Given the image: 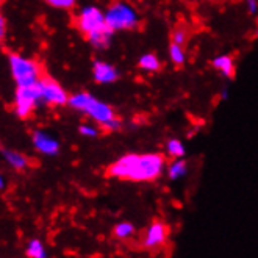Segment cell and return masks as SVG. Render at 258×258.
<instances>
[{"mask_svg": "<svg viewBox=\"0 0 258 258\" xmlns=\"http://www.w3.org/2000/svg\"><path fill=\"white\" fill-rule=\"evenodd\" d=\"M138 66L146 72H158L161 69V61L155 53H144L140 56Z\"/></svg>", "mask_w": 258, "mask_h": 258, "instance_id": "cell-14", "label": "cell"}, {"mask_svg": "<svg viewBox=\"0 0 258 258\" xmlns=\"http://www.w3.org/2000/svg\"><path fill=\"white\" fill-rule=\"evenodd\" d=\"M136 232L135 225L132 222H119L114 225L113 229V235L117 238V239H128L130 236H133V233Z\"/></svg>", "mask_w": 258, "mask_h": 258, "instance_id": "cell-17", "label": "cell"}, {"mask_svg": "<svg viewBox=\"0 0 258 258\" xmlns=\"http://www.w3.org/2000/svg\"><path fill=\"white\" fill-rule=\"evenodd\" d=\"M168 235H169V227L158 219L154 221L146 230V236L143 239L144 249L154 250V249L161 247L166 242V239H168Z\"/></svg>", "mask_w": 258, "mask_h": 258, "instance_id": "cell-8", "label": "cell"}, {"mask_svg": "<svg viewBox=\"0 0 258 258\" xmlns=\"http://www.w3.org/2000/svg\"><path fill=\"white\" fill-rule=\"evenodd\" d=\"M189 36H191V27L185 21H180L171 30V33H169V39L171 41L169 42L181 45V47H186V44L189 41Z\"/></svg>", "mask_w": 258, "mask_h": 258, "instance_id": "cell-12", "label": "cell"}, {"mask_svg": "<svg viewBox=\"0 0 258 258\" xmlns=\"http://www.w3.org/2000/svg\"><path fill=\"white\" fill-rule=\"evenodd\" d=\"M188 172V163L183 158H177L172 161L168 168V177L169 180H178L181 177H185Z\"/></svg>", "mask_w": 258, "mask_h": 258, "instance_id": "cell-15", "label": "cell"}, {"mask_svg": "<svg viewBox=\"0 0 258 258\" xmlns=\"http://www.w3.org/2000/svg\"><path fill=\"white\" fill-rule=\"evenodd\" d=\"M105 19L113 32L119 30H136L141 24L140 14L125 2H114L105 11Z\"/></svg>", "mask_w": 258, "mask_h": 258, "instance_id": "cell-5", "label": "cell"}, {"mask_svg": "<svg viewBox=\"0 0 258 258\" xmlns=\"http://www.w3.org/2000/svg\"><path fill=\"white\" fill-rule=\"evenodd\" d=\"M210 2H213V4H221V2H225V0H210Z\"/></svg>", "mask_w": 258, "mask_h": 258, "instance_id": "cell-25", "label": "cell"}, {"mask_svg": "<svg viewBox=\"0 0 258 258\" xmlns=\"http://www.w3.org/2000/svg\"><path fill=\"white\" fill-rule=\"evenodd\" d=\"M10 71L13 75V80L18 86H30L39 82L44 71L41 69L39 63L33 59L25 58L19 53H8Z\"/></svg>", "mask_w": 258, "mask_h": 258, "instance_id": "cell-4", "label": "cell"}, {"mask_svg": "<svg viewBox=\"0 0 258 258\" xmlns=\"http://www.w3.org/2000/svg\"><path fill=\"white\" fill-rule=\"evenodd\" d=\"M39 102L41 93L38 83L30 86H18L16 93H14V113L21 119H28L33 114Z\"/></svg>", "mask_w": 258, "mask_h": 258, "instance_id": "cell-6", "label": "cell"}, {"mask_svg": "<svg viewBox=\"0 0 258 258\" xmlns=\"http://www.w3.org/2000/svg\"><path fill=\"white\" fill-rule=\"evenodd\" d=\"M79 132H80L82 136H86V138H97L99 133H100L99 127L91 125V124H83V125H80Z\"/></svg>", "mask_w": 258, "mask_h": 258, "instance_id": "cell-21", "label": "cell"}, {"mask_svg": "<svg viewBox=\"0 0 258 258\" xmlns=\"http://www.w3.org/2000/svg\"><path fill=\"white\" fill-rule=\"evenodd\" d=\"M68 105L71 108L86 114L88 117L93 119L99 127L108 132H117L122 127V122H120V119L117 117L116 111L110 105L99 100L96 96L86 93V91H80V93L69 96Z\"/></svg>", "mask_w": 258, "mask_h": 258, "instance_id": "cell-2", "label": "cell"}, {"mask_svg": "<svg viewBox=\"0 0 258 258\" xmlns=\"http://www.w3.org/2000/svg\"><path fill=\"white\" fill-rule=\"evenodd\" d=\"M75 27L94 49H107L114 35L105 19V13L97 7L83 8L75 18Z\"/></svg>", "mask_w": 258, "mask_h": 258, "instance_id": "cell-3", "label": "cell"}, {"mask_svg": "<svg viewBox=\"0 0 258 258\" xmlns=\"http://www.w3.org/2000/svg\"><path fill=\"white\" fill-rule=\"evenodd\" d=\"M169 58L174 66L180 68L186 63V53H185V47L181 45H177L174 42H169Z\"/></svg>", "mask_w": 258, "mask_h": 258, "instance_id": "cell-16", "label": "cell"}, {"mask_svg": "<svg viewBox=\"0 0 258 258\" xmlns=\"http://www.w3.org/2000/svg\"><path fill=\"white\" fill-rule=\"evenodd\" d=\"M211 66H213V69L225 79L235 77V59L230 55H219V56L213 58Z\"/></svg>", "mask_w": 258, "mask_h": 258, "instance_id": "cell-11", "label": "cell"}, {"mask_svg": "<svg viewBox=\"0 0 258 258\" xmlns=\"http://www.w3.org/2000/svg\"><path fill=\"white\" fill-rule=\"evenodd\" d=\"M38 86L41 93V102H44L45 105H50V107H63V105H68L69 102L68 91L55 79H52L50 75L44 72L38 82Z\"/></svg>", "mask_w": 258, "mask_h": 258, "instance_id": "cell-7", "label": "cell"}, {"mask_svg": "<svg viewBox=\"0 0 258 258\" xmlns=\"http://www.w3.org/2000/svg\"><path fill=\"white\" fill-rule=\"evenodd\" d=\"M4 186H5V181H4V177L0 175V189H2Z\"/></svg>", "mask_w": 258, "mask_h": 258, "instance_id": "cell-24", "label": "cell"}, {"mask_svg": "<svg viewBox=\"0 0 258 258\" xmlns=\"http://www.w3.org/2000/svg\"><path fill=\"white\" fill-rule=\"evenodd\" d=\"M166 150H168V154L172 157V158H183L185 157V146H183V143H181L180 140H175V138H172V140H169L168 143H166Z\"/></svg>", "mask_w": 258, "mask_h": 258, "instance_id": "cell-19", "label": "cell"}, {"mask_svg": "<svg viewBox=\"0 0 258 258\" xmlns=\"http://www.w3.org/2000/svg\"><path fill=\"white\" fill-rule=\"evenodd\" d=\"M32 141H33L35 149L38 152H41L42 155H49V157L58 155V152H59V143L53 138V136H50L49 133L36 130V132H33Z\"/></svg>", "mask_w": 258, "mask_h": 258, "instance_id": "cell-9", "label": "cell"}, {"mask_svg": "<svg viewBox=\"0 0 258 258\" xmlns=\"http://www.w3.org/2000/svg\"><path fill=\"white\" fill-rule=\"evenodd\" d=\"M4 157H5L7 163L16 171H24V169L30 168V158L18 150H4Z\"/></svg>", "mask_w": 258, "mask_h": 258, "instance_id": "cell-13", "label": "cell"}, {"mask_svg": "<svg viewBox=\"0 0 258 258\" xmlns=\"http://www.w3.org/2000/svg\"><path fill=\"white\" fill-rule=\"evenodd\" d=\"M27 255L30 258H47V252L44 249V244L39 239H32L27 244Z\"/></svg>", "mask_w": 258, "mask_h": 258, "instance_id": "cell-18", "label": "cell"}, {"mask_svg": "<svg viewBox=\"0 0 258 258\" xmlns=\"http://www.w3.org/2000/svg\"><path fill=\"white\" fill-rule=\"evenodd\" d=\"M246 10L249 14H256L258 13V0H244Z\"/></svg>", "mask_w": 258, "mask_h": 258, "instance_id": "cell-22", "label": "cell"}, {"mask_svg": "<svg viewBox=\"0 0 258 258\" xmlns=\"http://www.w3.org/2000/svg\"><path fill=\"white\" fill-rule=\"evenodd\" d=\"M93 77L99 85H111L119 80L117 69L107 61H94L93 64Z\"/></svg>", "mask_w": 258, "mask_h": 258, "instance_id": "cell-10", "label": "cell"}, {"mask_svg": "<svg viewBox=\"0 0 258 258\" xmlns=\"http://www.w3.org/2000/svg\"><path fill=\"white\" fill-rule=\"evenodd\" d=\"M5 35H7V21L2 16V13H0V41L5 39Z\"/></svg>", "mask_w": 258, "mask_h": 258, "instance_id": "cell-23", "label": "cell"}, {"mask_svg": "<svg viewBox=\"0 0 258 258\" xmlns=\"http://www.w3.org/2000/svg\"><path fill=\"white\" fill-rule=\"evenodd\" d=\"M164 168L163 154H125L108 166L107 175L128 181H154L161 177Z\"/></svg>", "mask_w": 258, "mask_h": 258, "instance_id": "cell-1", "label": "cell"}, {"mask_svg": "<svg viewBox=\"0 0 258 258\" xmlns=\"http://www.w3.org/2000/svg\"><path fill=\"white\" fill-rule=\"evenodd\" d=\"M45 4L50 5L52 8H56V10H74L75 7V0H44Z\"/></svg>", "mask_w": 258, "mask_h": 258, "instance_id": "cell-20", "label": "cell"}]
</instances>
